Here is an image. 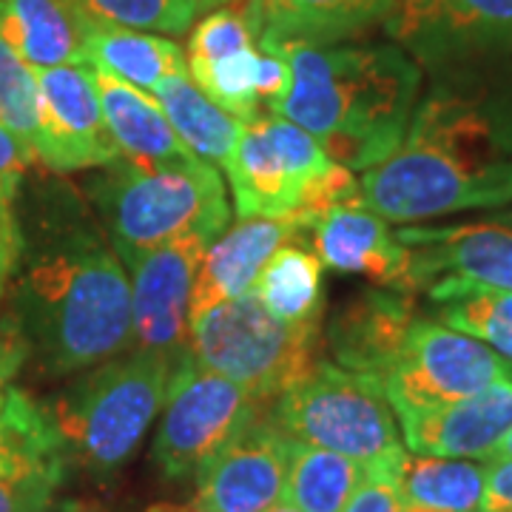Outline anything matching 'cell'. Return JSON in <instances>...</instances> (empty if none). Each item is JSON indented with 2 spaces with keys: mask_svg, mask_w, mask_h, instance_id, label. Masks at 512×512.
<instances>
[{
  "mask_svg": "<svg viewBox=\"0 0 512 512\" xmlns=\"http://www.w3.org/2000/svg\"><path fill=\"white\" fill-rule=\"evenodd\" d=\"M83 63L137 89H157L171 74H188L183 49L174 40L114 26L89 29Z\"/></svg>",
  "mask_w": 512,
  "mask_h": 512,
  "instance_id": "cb8c5ba5",
  "label": "cell"
},
{
  "mask_svg": "<svg viewBox=\"0 0 512 512\" xmlns=\"http://www.w3.org/2000/svg\"><path fill=\"white\" fill-rule=\"evenodd\" d=\"M291 80V63H288L285 52L259 49V57H256V94H259V103L268 106L271 114L279 109V103L291 92Z\"/></svg>",
  "mask_w": 512,
  "mask_h": 512,
  "instance_id": "d6a6232c",
  "label": "cell"
},
{
  "mask_svg": "<svg viewBox=\"0 0 512 512\" xmlns=\"http://www.w3.org/2000/svg\"><path fill=\"white\" fill-rule=\"evenodd\" d=\"M220 234L197 231L128 259L134 345L180 359L188 345V308L208 245Z\"/></svg>",
  "mask_w": 512,
  "mask_h": 512,
  "instance_id": "4fadbf2b",
  "label": "cell"
},
{
  "mask_svg": "<svg viewBox=\"0 0 512 512\" xmlns=\"http://www.w3.org/2000/svg\"><path fill=\"white\" fill-rule=\"evenodd\" d=\"M396 0H248L245 23L259 49L336 46L384 23Z\"/></svg>",
  "mask_w": 512,
  "mask_h": 512,
  "instance_id": "ffe728a7",
  "label": "cell"
},
{
  "mask_svg": "<svg viewBox=\"0 0 512 512\" xmlns=\"http://www.w3.org/2000/svg\"><path fill=\"white\" fill-rule=\"evenodd\" d=\"M268 402L242 384L194 362L183 353L174 365L154 450L160 473L171 481L197 478L239 430Z\"/></svg>",
  "mask_w": 512,
  "mask_h": 512,
  "instance_id": "9c48e42d",
  "label": "cell"
},
{
  "mask_svg": "<svg viewBox=\"0 0 512 512\" xmlns=\"http://www.w3.org/2000/svg\"><path fill=\"white\" fill-rule=\"evenodd\" d=\"M322 319L282 322L254 293L228 299L188 325L185 353L202 367L274 402L322 362Z\"/></svg>",
  "mask_w": 512,
  "mask_h": 512,
  "instance_id": "52a82bcc",
  "label": "cell"
},
{
  "mask_svg": "<svg viewBox=\"0 0 512 512\" xmlns=\"http://www.w3.org/2000/svg\"><path fill=\"white\" fill-rule=\"evenodd\" d=\"M476 512H512V458L487 461L484 493H481Z\"/></svg>",
  "mask_w": 512,
  "mask_h": 512,
  "instance_id": "d590c367",
  "label": "cell"
},
{
  "mask_svg": "<svg viewBox=\"0 0 512 512\" xmlns=\"http://www.w3.org/2000/svg\"><path fill=\"white\" fill-rule=\"evenodd\" d=\"M72 456L52 413L9 387L0 410V490L15 512H52Z\"/></svg>",
  "mask_w": 512,
  "mask_h": 512,
  "instance_id": "2e32d148",
  "label": "cell"
},
{
  "mask_svg": "<svg viewBox=\"0 0 512 512\" xmlns=\"http://www.w3.org/2000/svg\"><path fill=\"white\" fill-rule=\"evenodd\" d=\"M234 3H248V0H200V6H205V9H217V6H234Z\"/></svg>",
  "mask_w": 512,
  "mask_h": 512,
  "instance_id": "ab89813d",
  "label": "cell"
},
{
  "mask_svg": "<svg viewBox=\"0 0 512 512\" xmlns=\"http://www.w3.org/2000/svg\"><path fill=\"white\" fill-rule=\"evenodd\" d=\"M20 254H23V234H20L18 217L12 211V200L0 197V296L18 268Z\"/></svg>",
  "mask_w": 512,
  "mask_h": 512,
  "instance_id": "e575fe53",
  "label": "cell"
},
{
  "mask_svg": "<svg viewBox=\"0 0 512 512\" xmlns=\"http://www.w3.org/2000/svg\"><path fill=\"white\" fill-rule=\"evenodd\" d=\"M313 248L322 265L342 274L367 276L373 285L404 288L407 248L384 217L362 202L336 205L311 228ZM407 291V288H404Z\"/></svg>",
  "mask_w": 512,
  "mask_h": 512,
  "instance_id": "44dd1931",
  "label": "cell"
},
{
  "mask_svg": "<svg viewBox=\"0 0 512 512\" xmlns=\"http://www.w3.org/2000/svg\"><path fill=\"white\" fill-rule=\"evenodd\" d=\"M507 376L512 362L493 348L439 319L419 316L384 373L382 393L396 416H407L461 402Z\"/></svg>",
  "mask_w": 512,
  "mask_h": 512,
  "instance_id": "30bf717a",
  "label": "cell"
},
{
  "mask_svg": "<svg viewBox=\"0 0 512 512\" xmlns=\"http://www.w3.org/2000/svg\"><path fill=\"white\" fill-rule=\"evenodd\" d=\"M387 37L439 74L512 55V0H396Z\"/></svg>",
  "mask_w": 512,
  "mask_h": 512,
  "instance_id": "7c38bea8",
  "label": "cell"
},
{
  "mask_svg": "<svg viewBox=\"0 0 512 512\" xmlns=\"http://www.w3.org/2000/svg\"><path fill=\"white\" fill-rule=\"evenodd\" d=\"M484 493V467L467 458L407 456L399 495L402 512H476Z\"/></svg>",
  "mask_w": 512,
  "mask_h": 512,
  "instance_id": "484cf974",
  "label": "cell"
},
{
  "mask_svg": "<svg viewBox=\"0 0 512 512\" xmlns=\"http://www.w3.org/2000/svg\"><path fill=\"white\" fill-rule=\"evenodd\" d=\"M291 436L276 427L268 407L197 473V504L205 512H265L285 493Z\"/></svg>",
  "mask_w": 512,
  "mask_h": 512,
  "instance_id": "9a60e30c",
  "label": "cell"
},
{
  "mask_svg": "<svg viewBox=\"0 0 512 512\" xmlns=\"http://www.w3.org/2000/svg\"><path fill=\"white\" fill-rule=\"evenodd\" d=\"M362 478L359 461L293 441L282 498L302 512H342Z\"/></svg>",
  "mask_w": 512,
  "mask_h": 512,
  "instance_id": "83f0119b",
  "label": "cell"
},
{
  "mask_svg": "<svg viewBox=\"0 0 512 512\" xmlns=\"http://www.w3.org/2000/svg\"><path fill=\"white\" fill-rule=\"evenodd\" d=\"M106 168L94 197L120 262L197 231L222 234L231 208L217 165L188 154L157 165L117 160Z\"/></svg>",
  "mask_w": 512,
  "mask_h": 512,
  "instance_id": "5b68a950",
  "label": "cell"
},
{
  "mask_svg": "<svg viewBox=\"0 0 512 512\" xmlns=\"http://www.w3.org/2000/svg\"><path fill=\"white\" fill-rule=\"evenodd\" d=\"M291 92L274 114L305 128L333 163L370 171L402 146L421 69L399 46H282Z\"/></svg>",
  "mask_w": 512,
  "mask_h": 512,
  "instance_id": "3957f363",
  "label": "cell"
},
{
  "mask_svg": "<svg viewBox=\"0 0 512 512\" xmlns=\"http://www.w3.org/2000/svg\"><path fill=\"white\" fill-rule=\"evenodd\" d=\"M495 220H501V222H507V225H512V208H507V211H501Z\"/></svg>",
  "mask_w": 512,
  "mask_h": 512,
  "instance_id": "b9f144b4",
  "label": "cell"
},
{
  "mask_svg": "<svg viewBox=\"0 0 512 512\" xmlns=\"http://www.w3.org/2000/svg\"><path fill=\"white\" fill-rule=\"evenodd\" d=\"M92 80L120 160L134 165H157L191 154L168 123L157 97H148L143 89L100 69H92Z\"/></svg>",
  "mask_w": 512,
  "mask_h": 512,
  "instance_id": "7402d4cb",
  "label": "cell"
},
{
  "mask_svg": "<svg viewBox=\"0 0 512 512\" xmlns=\"http://www.w3.org/2000/svg\"><path fill=\"white\" fill-rule=\"evenodd\" d=\"M416 313V293L387 285H370L350 296L330 316L325 330L333 365L345 367L382 390L384 373L399 356Z\"/></svg>",
  "mask_w": 512,
  "mask_h": 512,
  "instance_id": "e0dca14e",
  "label": "cell"
},
{
  "mask_svg": "<svg viewBox=\"0 0 512 512\" xmlns=\"http://www.w3.org/2000/svg\"><path fill=\"white\" fill-rule=\"evenodd\" d=\"M157 103L163 106L165 117L177 137L183 140L191 154H197L211 165L231 163L234 148L245 123L234 120L228 111L211 103L205 94L188 80V74H171L163 83H157Z\"/></svg>",
  "mask_w": 512,
  "mask_h": 512,
  "instance_id": "d4e9b609",
  "label": "cell"
},
{
  "mask_svg": "<svg viewBox=\"0 0 512 512\" xmlns=\"http://www.w3.org/2000/svg\"><path fill=\"white\" fill-rule=\"evenodd\" d=\"M362 205L421 222L512 202V55L433 74L402 146L365 171Z\"/></svg>",
  "mask_w": 512,
  "mask_h": 512,
  "instance_id": "6da1fadb",
  "label": "cell"
},
{
  "mask_svg": "<svg viewBox=\"0 0 512 512\" xmlns=\"http://www.w3.org/2000/svg\"><path fill=\"white\" fill-rule=\"evenodd\" d=\"M35 74L40 86L37 160L60 174L117 163L120 151L103 120L92 66L72 63Z\"/></svg>",
  "mask_w": 512,
  "mask_h": 512,
  "instance_id": "5bb4252c",
  "label": "cell"
},
{
  "mask_svg": "<svg viewBox=\"0 0 512 512\" xmlns=\"http://www.w3.org/2000/svg\"><path fill=\"white\" fill-rule=\"evenodd\" d=\"M89 26H114L137 32L185 35L200 0H69Z\"/></svg>",
  "mask_w": 512,
  "mask_h": 512,
  "instance_id": "f546056e",
  "label": "cell"
},
{
  "mask_svg": "<svg viewBox=\"0 0 512 512\" xmlns=\"http://www.w3.org/2000/svg\"><path fill=\"white\" fill-rule=\"evenodd\" d=\"M402 467L365 470L362 484L353 490L342 512H402V495H399Z\"/></svg>",
  "mask_w": 512,
  "mask_h": 512,
  "instance_id": "1f68e13d",
  "label": "cell"
},
{
  "mask_svg": "<svg viewBox=\"0 0 512 512\" xmlns=\"http://www.w3.org/2000/svg\"><path fill=\"white\" fill-rule=\"evenodd\" d=\"M23 362H26V348H23L15 328L3 319L0 322V410L6 402V393H9V382L23 367Z\"/></svg>",
  "mask_w": 512,
  "mask_h": 512,
  "instance_id": "8d00e7d4",
  "label": "cell"
},
{
  "mask_svg": "<svg viewBox=\"0 0 512 512\" xmlns=\"http://www.w3.org/2000/svg\"><path fill=\"white\" fill-rule=\"evenodd\" d=\"M225 174L239 217H299L313 228L330 208L362 202L353 171L279 114L245 123Z\"/></svg>",
  "mask_w": 512,
  "mask_h": 512,
  "instance_id": "8992f818",
  "label": "cell"
},
{
  "mask_svg": "<svg viewBox=\"0 0 512 512\" xmlns=\"http://www.w3.org/2000/svg\"><path fill=\"white\" fill-rule=\"evenodd\" d=\"M3 319L46 373L89 370L134 342L131 282L92 228H69L29 256Z\"/></svg>",
  "mask_w": 512,
  "mask_h": 512,
  "instance_id": "7a4b0ae2",
  "label": "cell"
},
{
  "mask_svg": "<svg viewBox=\"0 0 512 512\" xmlns=\"http://www.w3.org/2000/svg\"><path fill=\"white\" fill-rule=\"evenodd\" d=\"M433 319L512 362V291H470L433 305Z\"/></svg>",
  "mask_w": 512,
  "mask_h": 512,
  "instance_id": "f1b7e54d",
  "label": "cell"
},
{
  "mask_svg": "<svg viewBox=\"0 0 512 512\" xmlns=\"http://www.w3.org/2000/svg\"><path fill=\"white\" fill-rule=\"evenodd\" d=\"M507 458H512V427L504 433V439L495 444L493 453L487 456V461H507Z\"/></svg>",
  "mask_w": 512,
  "mask_h": 512,
  "instance_id": "f35d334b",
  "label": "cell"
},
{
  "mask_svg": "<svg viewBox=\"0 0 512 512\" xmlns=\"http://www.w3.org/2000/svg\"><path fill=\"white\" fill-rule=\"evenodd\" d=\"M268 416L293 441L353 458L365 470L402 467L407 458L382 390L325 359L305 382L268 402Z\"/></svg>",
  "mask_w": 512,
  "mask_h": 512,
  "instance_id": "ba28073f",
  "label": "cell"
},
{
  "mask_svg": "<svg viewBox=\"0 0 512 512\" xmlns=\"http://www.w3.org/2000/svg\"><path fill=\"white\" fill-rule=\"evenodd\" d=\"M174 365V356L134 348L89 367L63 387L46 410L72 461L97 478L117 473L137 453L165 404Z\"/></svg>",
  "mask_w": 512,
  "mask_h": 512,
  "instance_id": "277c9868",
  "label": "cell"
},
{
  "mask_svg": "<svg viewBox=\"0 0 512 512\" xmlns=\"http://www.w3.org/2000/svg\"><path fill=\"white\" fill-rule=\"evenodd\" d=\"M404 444L416 456L484 458L512 427V376L461 402L399 416Z\"/></svg>",
  "mask_w": 512,
  "mask_h": 512,
  "instance_id": "d6986e66",
  "label": "cell"
},
{
  "mask_svg": "<svg viewBox=\"0 0 512 512\" xmlns=\"http://www.w3.org/2000/svg\"><path fill=\"white\" fill-rule=\"evenodd\" d=\"M35 163L26 148L20 146V140L0 123V197L3 200H15L18 188L29 171V165Z\"/></svg>",
  "mask_w": 512,
  "mask_h": 512,
  "instance_id": "836d02e7",
  "label": "cell"
},
{
  "mask_svg": "<svg viewBox=\"0 0 512 512\" xmlns=\"http://www.w3.org/2000/svg\"><path fill=\"white\" fill-rule=\"evenodd\" d=\"M89 29L69 0H0V37L35 72L83 63Z\"/></svg>",
  "mask_w": 512,
  "mask_h": 512,
  "instance_id": "603a6c76",
  "label": "cell"
},
{
  "mask_svg": "<svg viewBox=\"0 0 512 512\" xmlns=\"http://www.w3.org/2000/svg\"><path fill=\"white\" fill-rule=\"evenodd\" d=\"M404 288L433 305L470 291H512V225L501 220L404 225Z\"/></svg>",
  "mask_w": 512,
  "mask_h": 512,
  "instance_id": "8fae6325",
  "label": "cell"
},
{
  "mask_svg": "<svg viewBox=\"0 0 512 512\" xmlns=\"http://www.w3.org/2000/svg\"><path fill=\"white\" fill-rule=\"evenodd\" d=\"M265 512H302V510H296V507H291V504H276V507H271V510H265Z\"/></svg>",
  "mask_w": 512,
  "mask_h": 512,
  "instance_id": "60d3db41",
  "label": "cell"
},
{
  "mask_svg": "<svg viewBox=\"0 0 512 512\" xmlns=\"http://www.w3.org/2000/svg\"><path fill=\"white\" fill-rule=\"evenodd\" d=\"M146 512H205L197 504V498L194 501H185V504H171V501H160V504H151Z\"/></svg>",
  "mask_w": 512,
  "mask_h": 512,
  "instance_id": "74e56055",
  "label": "cell"
},
{
  "mask_svg": "<svg viewBox=\"0 0 512 512\" xmlns=\"http://www.w3.org/2000/svg\"><path fill=\"white\" fill-rule=\"evenodd\" d=\"M251 293L282 322L322 319V262L313 251L291 242L268 259Z\"/></svg>",
  "mask_w": 512,
  "mask_h": 512,
  "instance_id": "4316f807",
  "label": "cell"
},
{
  "mask_svg": "<svg viewBox=\"0 0 512 512\" xmlns=\"http://www.w3.org/2000/svg\"><path fill=\"white\" fill-rule=\"evenodd\" d=\"M308 231L311 225L299 217H245L231 231L214 239L194 279L188 325L222 302L254 291V282L268 259L279 248L299 242Z\"/></svg>",
  "mask_w": 512,
  "mask_h": 512,
  "instance_id": "ac0fdd59",
  "label": "cell"
},
{
  "mask_svg": "<svg viewBox=\"0 0 512 512\" xmlns=\"http://www.w3.org/2000/svg\"><path fill=\"white\" fill-rule=\"evenodd\" d=\"M37 111L40 86L32 66L0 37V123L9 128L37 163Z\"/></svg>",
  "mask_w": 512,
  "mask_h": 512,
  "instance_id": "4dcf8cb0",
  "label": "cell"
}]
</instances>
